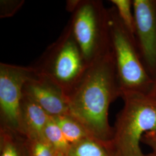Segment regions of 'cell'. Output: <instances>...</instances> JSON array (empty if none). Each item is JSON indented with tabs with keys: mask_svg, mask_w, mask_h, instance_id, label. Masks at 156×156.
Segmentation results:
<instances>
[{
	"mask_svg": "<svg viewBox=\"0 0 156 156\" xmlns=\"http://www.w3.org/2000/svg\"><path fill=\"white\" fill-rule=\"evenodd\" d=\"M65 94L69 115L91 136L111 142L113 130L109 123V109L122 95L112 48L88 66Z\"/></svg>",
	"mask_w": 156,
	"mask_h": 156,
	"instance_id": "1",
	"label": "cell"
},
{
	"mask_svg": "<svg viewBox=\"0 0 156 156\" xmlns=\"http://www.w3.org/2000/svg\"><path fill=\"white\" fill-rule=\"evenodd\" d=\"M117 116L112 144L117 156H147L140 142L147 133L156 132V100L151 94L129 93Z\"/></svg>",
	"mask_w": 156,
	"mask_h": 156,
	"instance_id": "2",
	"label": "cell"
},
{
	"mask_svg": "<svg viewBox=\"0 0 156 156\" xmlns=\"http://www.w3.org/2000/svg\"><path fill=\"white\" fill-rule=\"evenodd\" d=\"M69 21L87 66L111 49L109 10L98 0L68 1Z\"/></svg>",
	"mask_w": 156,
	"mask_h": 156,
	"instance_id": "3",
	"label": "cell"
},
{
	"mask_svg": "<svg viewBox=\"0 0 156 156\" xmlns=\"http://www.w3.org/2000/svg\"><path fill=\"white\" fill-rule=\"evenodd\" d=\"M109 10L112 50L122 95L150 94L153 79L141 59L135 37L124 26L113 6Z\"/></svg>",
	"mask_w": 156,
	"mask_h": 156,
	"instance_id": "4",
	"label": "cell"
},
{
	"mask_svg": "<svg viewBox=\"0 0 156 156\" xmlns=\"http://www.w3.org/2000/svg\"><path fill=\"white\" fill-rule=\"evenodd\" d=\"M33 67L64 91L78 81L87 66L69 23Z\"/></svg>",
	"mask_w": 156,
	"mask_h": 156,
	"instance_id": "5",
	"label": "cell"
},
{
	"mask_svg": "<svg viewBox=\"0 0 156 156\" xmlns=\"http://www.w3.org/2000/svg\"><path fill=\"white\" fill-rule=\"evenodd\" d=\"M35 73L33 66L0 63L1 127L20 134V111L23 88Z\"/></svg>",
	"mask_w": 156,
	"mask_h": 156,
	"instance_id": "6",
	"label": "cell"
},
{
	"mask_svg": "<svg viewBox=\"0 0 156 156\" xmlns=\"http://www.w3.org/2000/svg\"><path fill=\"white\" fill-rule=\"evenodd\" d=\"M133 11L138 49L153 78L156 73V0H134Z\"/></svg>",
	"mask_w": 156,
	"mask_h": 156,
	"instance_id": "7",
	"label": "cell"
},
{
	"mask_svg": "<svg viewBox=\"0 0 156 156\" xmlns=\"http://www.w3.org/2000/svg\"><path fill=\"white\" fill-rule=\"evenodd\" d=\"M23 93L34 101L50 116L69 114L64 90L36 69L35 74L24 84Z\"/></svg>",
	"mask_w": 156,
	"mask_h": 156,
	"instance_id": "8",
	"label": "cell"
},
{
	"mask_svg": "<svg viewBox=\"0 0 156 156\" xmlns=\"http://www.w3.org/2000/svg\"><path fill=\"white\" fill-rule=\"evenodd\" d=\"M50 117L39 105L23 93L20 111V134L28 140L43 138Z\"/></svg>",
	"mask_w": 156,
	"mask_h": 156,
	"instance_id": "9",
	"label": "cell"
},
{
	"mask_svg": "<svg viewBox=\"0 0 156 156\" xmlns=\"http://www.w3.org/2000/svg\"><path fill=\"white\" fill-rule=\"evenodd\" d=\"M67 156H117L111 142L89 137L71 146Z\"/></svg>",
	"mask_w": 156,
	"mask_h": 156,
	"instance_id": "10",
	"label": "cell"
},
{
	"mask_svg": "<svg viewBox=\"0 0 156 156\" xmlns=\"http://www.w3.org/2000/svg\"><path fill=\"white\" fill-rule=\"evenodd\" d=\"M0 156H28L26 138L17 133L0 127Z\"/></svg>",
	"mask_w": 156,
	"mask_h": 156,
	"instance_id": "11",
	"label": "cell"
},
{
	"mask_svg": "<svg viewBox=\"0 0 156 156\" xmlns=\"http://www.w3.org/2000/svg\"><path fill=\"white\" fill-rule=\"evenodd\" d=\"M53 117L71 145L86 138L93 137L76 119L69 114Z\"/></svg>",
	"mask_w": 156,
	"mask_h": 156,
	"instance_id": "12",
	"label": "cell"
},
{
	"mask_svg": "<svg viewBox=\"0 0 156 156\" xmlns=\"http://www.w3.org/2000/svg\"><path fill=\"white\" fill-rule=\"evenodd\" d=\"M44 138L58 156H67L71 145L68 142L54 118L50 116L44 131Z\"/></svg>",
	"mask_w": 156,
	"mask_h": 156,
	"instance_id": "13",
	"label": "cell"
},
{
	"mask_svg": "<svg viewBox=\"0 0 156 156\" xmlns=\"http://www.w3.org/2000/svg\"><path fill=\"white\" fill-rule=\"evenodd\" d=\"M119 18L124 26L135 36V17L133 11V1L111 0Z\"/></svg>",
	"mask_w": 156,
	"mask_h": 156,
	"instance_id": "14",
	"label": "cell"
},
{
	"mask_svg": "<svg viewBox=\"0 0 156 156\" xmlns=\"http://www.w3.org/2000/svg\"><path fill=\"white\" fill-rule=\"evenodd\" d=\"M28 156H58L45 138L28 140L26 138Z\"/></svg>",
	"mask_w": 156,
	"mask_h": 156,
	"instance_id": "15",
	"label": "cell"
},
{
	"mask_svg": "<svg viewBox=\"0 0 156 156\" xmlns=\"http://www.w3.org/2000/svg\"><path fill=\"white\" fill-rule=\"evenodd\" d=\"M141 142L149 146L151 149V153L147 156H156V132L147 133L145 134Z\"/></svg>",
	"mask_w": 156,
	"mask_h": 156,
	"instance_id": "16",
	"label": "cell"
},
{
	"mask_svg": "<svg viewBox=\"0 0 156 156\" xmlns=\"http://www.w3.org/2000/svg\"><path fill=\"white\" fill-rule=\"evenodd\" d=\"M153 87L150 94L156 100V73L155 75L153 78Z\"/></svg>",
	"mask_w": 156,
	"mask_h": 156,
	"instance_id": "17",
	"label": "cell"
}]
</instances>
